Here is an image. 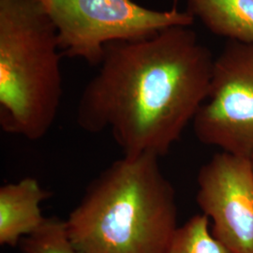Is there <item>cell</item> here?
Returning <instances> with one entry per match:
<instances>
[{"label":"cell","instance_id":"cell-4","mask_svg":"<svg viewBox=\"0 0 253 253\" xmlns=\"http://www.w3.org/2000/svg\"><path fill=\"white\" fill-rule=\"evenodd\" d=\"M53 22L63 56L100 66L111 42L152 36L167 27H191L195 21L176 4L148 9L133 0H38Z\"/></svg>","mask_w":253,"mask_h":253},{"label":"cell","instance_id":"cell-5","mask_svg":"<svg viewBox=\"0 0 253 253\" xmlns=\"http://www.w3.org/2000/svg\"><path fill=\"white\" fill-rule=\"evenodd\" d=\"M196 138L253 156V43L228 41L214 59L208 96L192 121Z\"/></svg>","mask_w":253,"mask_h":253},{"label":"cell","instance_id":"cell-10","mask_svg":"<svg viewBox=\"0 0 253 253\" xmlns=\"http://www.w3.org/2000/svg\"><path fill=\"white\" fill-rule=\"evenodd\" d=\"M19 245L23 253H78L67 235L65 219L57 217H46L42 225Z\"/></svg>","mask_w":253,"mask_h":253},{"label":"cell","instance_id":"cell-6","mask_svg":"<svg viewBox=\"0 0 253 253\" xmlns=\"http://www.w3.org/2000/svg\"><path fill=\"white\" fill-rule=\"evenodd\" d=\"M253 157L220 151L200 168L197 204L233 253H253Z\"/></svg>","mask_w":253,"mask_h":253},{"label":"cell","instance_id":"cell-9","mask_svg":"<svg viewBox=\"0 0 253 253\" xmlns=\"http://www.w3.org/2000/svg\"><path fill=\"white\" fill-rule=\"evenodd\" d=\"M210 219L198 214L177 227L166 253H233L213 235Z\"/></svg>","mask_w":253,"mask_h":253},{"label":"cell","instance_id":"cell-11","mask_svg":"<svg viewBox=\"0 0 253 253\" xmlns=\"http://www.w3.org/2000/svg\"><path fill=\"white\" fill-rule=\"evenodd\" d=\"M252 159H253V158H252Z\"/></svg>","mask_w":253,"mask_h":253},{"label":"cell","instance_id":"cell-1","mask_svg":"<svg viewBox=\"0 0 253 253\" xmlns=\"http://www.w3.org/2000/svg\"><path fill=\"white\" fill-rule=\"evenodd\" d=\"M214 59L186 26L111 42L76 121L89 133L110 130L124 155L164 156L206 100Z\"/></svg>","mask_w":253,"mask_h":253},{"label":"cell","instance_id":"cell-7","mask_svg":"<svg viewBox=\"0 0 253 253\" xmlns=\"http://www.w3.org/2000/svg\"><path fill=\"white\" fill-rule=\"evenodd\" d=\"M34 177L0 188V244L16 247L45 221L41 204L50 197Z\"/></svg>","mask_w":253,"mask_h":253},{"label":"cell","instance_id":"cell-8","mask_svg":"<svg viewBox=\"0 0 253 253\" xmlns=\"http://www.w3.org/2000/svg\"><path fill=\"white\" fill-rule=\"evenodd\" d=\"M187 11L228 41L253 43V0H185Z\"/></svg>","mask_w":253,"mask_h":253},{"label":"cell","instance_id":"cell-3","mask_svg":"<svg viewBox=\"0 0 253 253\" xmlns=\"http://www.w3.org/2000/svg\"><path fill=\"white\" fill-rule=\"evenodd\" d=\"M57 32L38 0H0V126L36 141L63 94Z\"/></svg>","mask_w":253,"mask_h":253},{"label":"cell","instance_id":"cell-2","mask_svg":"<svg viewBox=\"0 0 253 253\" xmlns=\"http://www.w3.org/2000/svg\"><path fill=\"white\" fill-rule=\"evenodd\" d=\"M177 212L159 157L123 155L91 182L65 224L78 253H166Z\"/></svg>","mask_w":253,"mask_h":253}]
</instances>
